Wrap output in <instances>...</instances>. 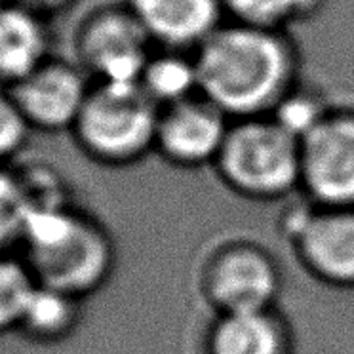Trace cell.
Returning a JSON list of instances; mask_svg holds the SVG:
<instances>
[{
	"label": "cell",
	"instance_id": "1",
	"mask_svg": "<svg viewBox=\"0 0 354 354\" xmlns=\"http://www.w3.org/2000/svg\"><path fill=\"white\" fill-rule=\"evenodd\" d=\"M193 54L201 95L231 120L269 116L299 84V55L286 31L227 19Z\"/></svg>",
	"mask_w": 354,
	"mask_h": 354
},
{
	"label": "cell",
	"instance_id": "2",
	"mask_svg": "<svg viewBox=\"0 0 354 354\" xmlns=\"http://www.w3.org/2000/svg\"><path fill=\"white\" fill-rule=\"evenodd\" d=\"M21 240L37 282L78 299L97 292L115 269V244L107 229L63 204L31 209Z\"/></svg>",
	"mask_w": 354,
	"mask_h": 354
},
{
	"label": "cell",
	"instance_id": "3",
	"mask_svg": "<svg viewBox=\"0 0 354 354\" xmlns=\"http://www.w3.org/2000/svg\"><path fill=\"white\" fill-rule=\"evenodd\" d=\"M212 169L244 201H288L299 194L301 141L272 116L232 120Z\"/></svg>",
	"mask_w": 354,
	"mask_h": 354
},
{
	"label": "cell",
	"instance_id": "4",
	"mask_svg": "<svg viewBox=\"0 0 354 354\" xmlns=\"http://www.w3.org/2000/svg\"><path fill=\"white\" fill-rule=\"evenodd\" d=\"M160 109L139 84H95L73 126V139L95 164L133 166L154 153Z\"/></svg>",
	"mask_w": 354,
	"mask_h": 354
},
{
	"label": "cell",
	"instance_id": "5",
	"mask_svg": "<svg viewBox=\"0 0 354 354\" xmlns=\"http://www.w3.org/2000/svg\"><path fill=\"white\" fill-rule=\"evenodd\" d=\"M194 286L212 315L263 310L280 307L284 270L259 240L225 236L204 250Z\"/></svg>",
	"mask_w": 354,
	"mask_h": 354
},
{
	"label": "cell",
	"instance_id": "6",
	"mask_svg": "<svg viewBox=\"0 0 354 354\" xmlns=\"http://www.w3.org/2000/svg\"><path fill=\"white\" fill-rule=\"evenodd\" d=\"M280 232L308 278L331 290H354V208L299 196L286 209Z\"/></svg>",
	"mask_w": 354,
	"mask_h": 354
},
{
	"label": "cell",
	"instance_id": "7",
	"mask_svg": "<svg viewBox=\"0 0 354 354\" xmlns=\"http://www.w3.org/2000/svg\"><path fill=\"white\" fill-rule=\"evenodd\" d=\"M154 50L124 4L90 12L75 35L77 63L95 84H139Z\"/></svg>",
	"mask_w": 354,
	"mask_h": 354
},
{
	"label": "cell",
	"instance_id": "8",
	"mask_svg": "<svg viewBox=\"0 0 354 354\" xmlns=\"http://www.w3.org/2000/svg\"><path fill=\"white\" fill-rule=\"evenodd\" d=\"M301 141L299 196L354 208V111L331 107Z\"/></svg>",
	"mask_w": 354,
	"mask_h": 354
},
{
	"label": "cell",
	"instance_id": "9",
	"mask_svg": "<svg viewBox=\"0 0 354 354\" xmlns=\"http://www.w3.org/2000/svg\"><path fill=\"white\" fill-rule=\"evenodd\" d=\"M92 86V78L77 62L52 55L29 77L6 90L32 130L55 133L73 130Z\"/></svg>",
	"mask_w": 354,
	"mask_h": 354
},
{
	"label": "cell",
	"instance_id": "10",
	"mask_svg": "<svg viewBox=\"0 0 354 354\" xmlns=\"http://www.w3.org/2000/svg\"><path fill=\"white\" fill-rule=\"evenodd\" d=\"M232 120L204 95L160 109L154 153L179 169L214 168Z\"/></svg>",
	"mask_w": 354,
	"mask_h": 354
},
{
	"label": "cell",
	"instance_id": "11",
	"mask_svg": "<svg viewBox=\"0 0 354 354\" xmlns=\"http://www.w3.org/2000/svg\"><path fill=\"white\" fill-rule=\"evenodd\" d=\"M124 6L162 50L194 52L227 21L223 0H126Z\"/></svg>",
	"mask_w": 354,
	"mask_h": 354
},
{
	"label": "cell",
	"instance_id": "12",
	"mask_svg": "<svg viewBox=\"0 0 354 354\" xmlns=\"http://www.w3.org/2000/svg\"><path fill=\"white\" fill-rule=\"evenodd\" d=\"M292 320L280 307L212 315L204 330L201 354H295Z\"/></svg>",
	"mask_w": 354,
	"mask_h": 354
},
{
	"label": "cell",
	"instance_id": "13",
	"mask_svg": "<svg viewBox=\"0 0 354 354\" xmlns=\"http://www.w3.org/2000/svg\"><path fill=\"white\" fill-rule=\"evenodd\" d=\"M52 57L46 17L4 0L0 4V84H16Z\"/></svg>",
	"mask_w": 354,
	"mask_h": 354
},
{
	"label": "cell",
	"instance_id": "14",
	"mask_svg": "<svg viewBox=\"0 0 354 354\" xmlns=\"http://www.w3.org/2000/svg\"><path fill=\"white\" fill-rule=\"evenodd\" d=\"M139 86L158 109L201 95L194 54L156 48L141 75Z\"/></svg>",
	"mask_w": 354,
	"mask_h": 354
},
{
	"label": "cell",
	"instance_id": "15",
	"mask_svg": "<svg viewBox=\"0 0 354 354\" xmlns=\"http://www.w3.org/2000/svg\"><path fill=\"white\" fill-rule=\"evenodd\" d=\"M326 0H223L229 21L288 31L292 25L315 17Z\"/></svg>",
	"mask_w": 354,
	"mask_h": 354
},
{
	"label": "cell",
	"instance_id": "16",
	"mask_svg": "<svg viewBox=\"0 0 354 354\" xmlns=\"http://www.w3.org/2000/svg\"><path fill=\"white\" fill-rule=\"evenodd\" d=\"M77 303L78 297L39 284L27 307L21 328L40 339L63 337L77 322Z\"/></svg>",
	"mask_w": 354,
	"mask_h": 354
},
{
	"label": "cell",
	"instance_id": "17",
	"mask_svg": "<svg viewBox=\"0 0 354 354\" xmlns=\"http://www.w3.org/2000/svg\"><path fill=\"white\" fill-rule=\"evenodd\" d=\"M37 286L27 263L0 257V331L21 326Z\"/></svg>",
	"mask_w": 354,
	"mask_h": 354
},
{
	"label": "cell",
	"instance_id": "18",
	"mask_svg": "<svg viewBox=\"0 0 354 354\" xmlns=\"http://www.w3.org/2000/svg\"><path fill=\"white\" fill-rule=\"evenodd\" d=\"M29 204L17 171L0 166V252L24 239Z\"/></svg>",
	"mask_w": 354,
	"mask_h": 354
},
{
	"label": "cell",
	"instance_id": "19",
	"mask_svg": "<svg viewBox=\"0 0 354 354\" xmlns=\"http://www.w3.org/2000/svg\"><path fill=\"white\" fill-rule=\"evenodd\" d=\"M330 109L331 105L324 103L315 92L303 90L297 84L269 116H272L295 138L301 139L330 113Z\"/></svg>",
	"mask_w": 354,
	"mask_h": 354
},
{
	"label": "cell",
	"instance_id": "20",
	"mask_svg": "<svg viewBox=\"0 0 354 354\" xmlns=\"http://www.w3.org/2000/svg\"><path fill=\"white\" fill-rule=\"evenodd\" d=\"M31 131L32 128L8 90H0V166H4L27 145Z\"/></svg>",
	"mask_w": 354,
	"mask_h": 354
},
{
	"label": "cell",
	"instance_id": "21",
	"mask_svg": "<svg viewBox=\"0 0 354 354\" xmlns=\"http://www.w3.org/2000/svg\"><path fill=\"white\" fill-rule=\"evenodd\" d=\"M10 2H16L19 6L31 10V12L46 17V19L59 16L75 4V0H10Z\"/></svg>",
	"mask_w": 354,
	"mask_h": 354
},
{
	"label": "cell",
	"instance_id": "22",
	"mask_svg": "<svg viewBox=\"0 0 354 354\" xmlns=\"http://www.w3.org/2000/svg\"><path fill=\"white\" fill-rule=\"evenodd\" d=\"M2 2H4V0H0V4H2Z\"/></svg>",
	"mask_w": 354,
	"mask_h": 354
}]
</instances>
